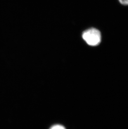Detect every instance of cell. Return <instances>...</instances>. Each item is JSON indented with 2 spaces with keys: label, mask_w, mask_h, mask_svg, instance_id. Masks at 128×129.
<instances>
[{
  "label": "cell",
  "mask_w": 128,
  "mask_h": 129,
  "mask_svg": "<svg viewBox=\"0 0 128 129\" xmlns=\"http://www.w3.org/2000/svg\"><path fill=\"white\" fill-rule=\"evenodd\" d=\"M82 37L84 40L91 46H97L101 43L102 40L100 31L93 28L87 29L84 32Z\"/></svg>",
  "instance_id": "6da1fadb"
},
{
  "label": "cell",
  "mask_w": 128,
  "mask_h": 129,
  "mask_svg": "<svg viewBox=\"0 0 128 129\" xmlns=\"http://www.w3.org/2000/svg\"><path fill=\"white\" fill-rule=\"evenodd\" d=\"M50 129H66V128L60 124H56L52 126Z\"/></svg>",
  "instance_id": "7a4b0ae2"
},
{
  "label": "cell",
  "mask_w": 128,
  "mask_h": 129,
  "mask_svg": "<svg viewBox=\"0 0 128 129\" xmlns=\"http://www.w3.org/2000/svg\"><path fill=\"white\" fill-rule=\"evenodd\" d=\"M120 4L124 6H128V0H118Z\"/></svg>",
  "instance_id": "3957f363"
}]
</instances>
